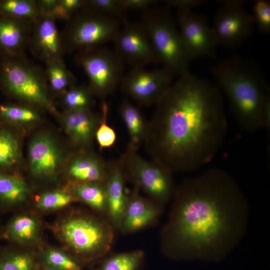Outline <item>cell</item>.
<instances>
[{"mask_svg":"<svg viewBox=\"0 0 270 270\" xmlns=\"http://www.w3.org/2000/svg\"><path fill=\"white\" fill-rule=\"evenodd\" d=\"M210 71L242 128L250 132L262 128L261 112L270 91L256 64L234 56L212 66Z\"/></svg>","mask_w":270,"mask_h":270,"instance_id":"3","label":"cell"},{"mask_svg":"<svg viewBox=\"0 0 270 270\" xmlns=\"http://www.w3.org/2000/svg\"><path fill=\"white\" fill-rule=\"evenodd\" d=\"M162 250L175 260L223 259L240 244L248 228L250 207L228 172L212 168L185 178L177 187Z\"/></svg>","mask_w":270,"mask_h":270,"instance_id":"1","label":"cell"},{"mask_svg":"<svg viewBox=\"0 0 270 270\" xmlns=\"http://www.w3.org/2000/svg\"><path fill=\"white\" fill-rule=\"evenodd\" d=\"M169 9L151 7L142 12L140 22L148 33L160 62L178 76L189 71L192 60Z\"/></svg>","mask_w":270,"mask_h":270,"instance_id":"5","label":"cell"},{"mask_svg":"<svg viewBox=\"0 0 270 270\" xmlns=\"http://www.w3.org/2000/svg\"><path fill=\"white\" fill-rule=\"evenodd\" d=\"M119 112L128 133V144L138 150L145 140L148 122L139 109L128 99L122 102Z\"/></svg>","mask_w":270,"mask_h":270,"instance_id":"23","label":"cell"},{"mask_svg":"<svg viewBox=\"0 0 270 270\" xmlns=\"http://www.w3.org/2000/svg\"><path fill=\"white\" fill-rule=\"evenodd\" d=\"M178 77L156 104L144 141L152 160L172 174L209 163L228 130L217 84L189 71Z\"/></svg>","mask_w":270,"mask_h":270,"instance_id":"2","label":"cell"},{"mask_svg":"<svg viewBox=\"0 0 270 270\" xmlns=\"http://www.w3.org/2000/svg\"><path fill=\"white\" fill-rule=\"evenodd\" d=\"M1 231H2V228H0V238H1Z\"/></svg>","mask_w":270,"mask_h":270,"instance_id":"41","label":"cell"},{"mask_svg":"<svg viewBox=\"0 0 270 270\" xmlns=\"http://www.w3.org/2000/svg\"><path fill=\"white\" fill-rule=\"evenodd\" d=\"M122 6L127 10H140L142 12L151 8L158 1L154 0H119Z\"/></svg>","mask_w":270,"mask_h":270,"instance_id":"37","label":"cell"},{"mask_svg":"<svg viewBox=\"0 0 270 270\" xmlns=\"http://www.w3.org/2000/svg\"><path fill=\"white\" fill-rule=\"evenodd\" d=\"M61 154L50 136L40 134L31 141L28 148L30 168L33 175L48 177L53 175L61 162Z\"/></svg>","mask_w":270,"mask_h":270,"instance_id":"17","label":"cell"},{"mask_svg":"<svg viewBox=\"0 0 270 270\" xmlns=\"http://www.w3.org/2000/svg\"><path fill=\"white\" fill-rule=\"evenodd\" d=\"M75 62L87 76L93 95L104 100L120 86L124 62L115 50L101 46L76 52Z\"/></svg>","mask_w":270,"mask_h":270,"instance_id":"9","label":"cell"},{"mask_svg":"<svg viewBox=\"0 0 270 270\" xmlns=\"http://www.w3.org/2000/svg\"><path fill=\"white\" fill-rule=\"evenodd\" d=\"M262 128L269 130L270 128V95L267 96L261 112Z\"/></svg>","mask_w":270,"mask_h":270,"instance_id":"39","label":"cell"},{"mask_svg":"<svg viewBox=\"0 0 270 270\" xmlns=\"http://www.w3.org/2000/svg\"><path fill=\"white\" fill-rule=\"evenodd\" d=\"M254 24L262 33L268 34L270 32V2L266 0H256L252 5L251 14Z\"/></svg>","mask_w":270,"mask_h":270,"instance_id":"36","label":"cell"},{"mask_svg":"<svg viewBox=\"0 0 270 270\" xmlns=\"http://www.w3.org/2000/svg\"><path fill=\"white\" fill-rule=\"evenodd\" d=\"M122 25L114 18L82 8L66 21L60 32L65 53L76 52L114 42Z\"/></svg>","mask_w":270,"mask_h":270,"instance_id":"6","label":"cell"},{"mask_svg":"<svg viewBox=\"0 0 270 270\" xmlns=\"http://www.w3.org/2000/svg\"><path fill=\"white\" fill-rule=\"evenodd\" d=\"M76 199L70 192L53 190L44 192L36 200L38 208L44 211H52L62 208Z\"/></svg>","mask_w":270,"mask_h":270,"instance_id":"31","label":"cell"},{"mask_svg":"<svg viewBox=\"0 0 270 270\" xmlns=\"http://www.w3.org/2000/svg\"><path fill=\"white\" fill-rule=\"evenodd\" d=\"M134 187L128 196L118 229L124 234H132L157 222L164 206L148 198L142 196Z\"/></svg>","mask_w":270,"mask_h":270,"instance_id":"15","label":"cell"},{"mask_svg":"<svg viewBox=\"0 0 270 270\" xmlns=\"http://www.w3.org/2000/svg\"><path fill=\"white\" fill-rule=\"evenodd\" d=\"M40 229L36 217L28 214H18L2 228L1 237L14 244H29L37 240Z\"/></svg>","mask_w":270,"mask_h":270,"instance_id":"21","label":"cell"},{"mask_svg":"<svg viewBox=\"0 0 270 270\" xmlns=\"http://www.w3.org/2000/svg\"><path fill=\"white\" fill-rule=\"evenodd\" d=\"M0 114L5 118L20 123H28L40 120L38 113L26 106L1 105Z\"/></svg>","mask_w":270,"mask_h":270,"instance_id":"35","label":"cell"},{"mask_svg":"<svg viewBox=\"0 0 270 270\" xmlns=\"http://www.w3.org/2000/svg\"><path fill=\"white\" fill-rule=\"evenodd\" d=\"M28 47L38 59L45 63L63 60L66 53L54 18L40 14L32 22Z\"/></svg>","mask_w":270,"mask_h":270,"instance_id":"14","label":"cell"},{"mask_svg":"<svg viewBox=\"0 0 270 270\" xmlns=\"http://www.w3.org/2000/svg\"><path fill=\"white\" fill-rule=\"evenodd\" d=\"M40 270H51L47 269V268H44L40 266Z\"/></svg>","mask_w":270,"mask_h":270,"instance_id":"40","label":"cell"},{"mask_svg":"<svg viewBox=\"0 0 270 270\" xmlns=\"http://www.w3.org/2000/svg\"><path fill=\"white\" fill-rule=\"evenodd\" d=\"M62 94L63 104L67 111L90 110L94 104L93 94L88 86L75 85Z\"/></svg>","mask_w":270,"mask_h":270,"instance_id":"30","label":"cell"},{"mask_svg":"<svg viewBox=\"0 0 270 270\" xmlns=\"http://www.w3.org/2000/svg\"><path fill=\"white\" fill-rule=\"evenodd\" d=\"M77 200L106 218L107 203L104 182H90L72 184L70 191Z\"/></svg>","mask_w":270,"mask_h":270,"instance_id":"22","label":"cell"},{"mask_svg":"<svg viewBox=\"0 0 270 270\" xmlns=\"http://www.w3.org/2000/svg\"><path fill=\"white\" fill-rule=\"evenodd\" d=\"M38 258L28 252L0 248V270H40Z\"/></svg>","mask_w":270,"mask_h":270,"instance_id":"27","label":"cell"},{"mask_svg":"<svg viewBox=\"0 0 270 270\" xmlns=\"http://www.w3.org/2000/svg\"><path fill=\"white\" fill-rule=\"evenodd\" d=\"M144 258L140 250L106 256L92 270H142Z\"/></svg>","mask_w":270,"mask_h":270,"instance_id":"25","label":"cell"},{"mask_svg":"<svg viewBox=\"0 0 270 270\" xmlns=\"http://www.w3.org/2000/svg\"><path fill=\"white\" fill-rule=\"evenodd\" d=\"M126 180L120 158L107 162L104 182L107 203L106 219L114 228H118L128 196Z\"/></svg>","mask_w":270,"mask_h":270,"instance_id":"16","label":"cell"},{"mask_svg":"<svg viewBox=\"0 0 270 270\" xmlns=\"http://www.w3.org/2000/svg\"><path fill=\"white\" fill-rule=\"evenodd\" d=\"M0 82L14 98L30 106L54 110L44 70L24 56H11L0 72Z\"/></svg>","mask_w":270,"mask_h":270,"instance_id":"7","label":"cell"},{"mask_svg":"<svg viewBox=\"0 0 270 270\" xmlns=\"http://www.w3.org/2000/svg\"><path fill=\"white\" fill-rule=\"evenodd\" d=\"M114 232L106 218L80 211L64 218L58 226V234L68 252L82 266L95 264L107 256Z\"/></svg>","mask_w":270,"mask_h":270,"instance_id":"4","label":"cell"},{"mask_svg":"<svg viewBox=\"0 0 270 270\" xmlns=\"http://www.w3.org/2000/svg\"><path fill=\"white\" fill-rule=\"evenodd\" d=\"M176 22L186 48L192 60L215 56L218 44L212 26L203 14L178 10Z\"/></svg>","mask_w":270,"mask_h":270,"instance_id":"12","label":"cell"},{"mask_svg":"<svg viewBox=\"0 0 270 270\" xmlns=\"http://www.w3.org/2000/svg\"><path fill=\"white\" fill-rule=\"evenodd\" d=\"M44 70L48 88L56 94H63L76 85L74 75L66 68L63 60L46 63Z\"/></svg>","mask_w":270,"mask_h":270,"instance_id":"26","label":"cell"},{"mask_svg":"<svg viewBox=\"0 0 270 270\" xmlns=\"http://www.w3.org/2000/svg\"><path fill=\"white\" fill-rule=\"evenodd\" d=\"M0 12L20 20L34 22L40 13L36 0H6L0 2Z\"/></svg>","mask_w":270,"mask_h":270,"instance_id":"29","label":"cell"},{"mask_svg":"<svg viewBox=\"0 0 270 270\" xmlns=\"http://www.w3.org/2000/svg\"><path fill=\"white\" fill-rule=\"evenodd\" d=\"M20 156L18 141L10 132H0V168L16 164Z\"/></svg>","mask_w":270,"mask_h":270,"instance_id":"33","label":"cell"},{"mask_svg":"<svg viewBox=\"0 0 270 270\" xmlns=\"http://www.w3.org/2000/svg\"><path fill=\"white\" fill-rule=\"evenodd\" d=\"M38 258L40 267L51 270H82L83 268L68 252L56 248L46 250Z\"/></svg>","mask_w":270,"mask_h":270,"instance_id":"28","label":"cell"},{"mask_svg":"<svg viewBox=\"0 0 270 270\" xmlns=\"http://www.w3.org/2000/svg\"><path fill=\"white\" fill-rule=\"evenodd\" d=\"M165 6L168 8H174L178 10H192L204 3L201 0H166Z\"/></svg>","mask_w":270,"mask_h":270,"instance_id":"38","label":"cell"},{"mask_svg":"<svg viewBox=\"0 0 270 270\" xmlns=\"http://www.w3.org/2000/svg\"><path fill=\"white\" fill-rule=\"evenodd\" d=\"M100 118L90 110L66 111L63 116L64 127L73 144L84 150L94 138Z\"/></svg>","mask_w":270,"mask_h":270,"instance_id":"18","label":"cell"},{"mask_svg":"<svg viewBox=\"0 0 270 270\" xmlns=\"http://www.w3.org/2000/svg\"><path fill=\"white\" fill-rule=\"evenodd\" d=\"M114 42L117 54L132 68L160 63L148 33L140 22L128 20L122 24Z\"/></svg>","mask_w":270,"mask_h":270,"instance_id":"13","label":"cell"},{"mask_svg":"<svg viewBox=\"0 0 270 270\" xmlns=\"http://www.w3.org/2000/svg\"><path fill=\"white\" fill-rule=\"evenodd\" d=\"M29 190L20 178L0 173V210H10L24 202Z\"/></svg>","mask_w":270,"mask_h":270,"instance_id":"24","label":"cell"},{"mask_svg":"<svg viewBox=\"0 0 270 270\" xmlns=\"http://www.w3.org/2000/svg\"><path fill=\"white\" fill-rule=\"evenodd\" d=\"M120 160L126 180L148 198L162 206L172 199L177 187L172 174L161 164L144 158L129 144Z\"/></svg>","mask_w":270,"mask_h":270,"instance_id":"8","label":"cell"},{"mask_svg":"<svg viewBox=\"0 0 270 270\" xmlns=\"http://www.w3.org/2000/svg\"><path fill=\"white\" fill-rule=\"evenodd\" d=\"M176 76L164 66L154 70L133 67L124 74L122 92L140 106L156 104L170 88Z\"/></svg>","mask_w":270,"mask_h":270,"instance_id":"10","label":"cell"},{"mask_svg":"<svg viewBox=\"0 0 270 270\" xmlns=\"http://www.w3.org/2000/svg\"><path fill=\"white\" fill-rule=\"evenodd\" d=\"M33 22L4 14L0 18V47L11 56H24Z\"/></svg>","mask_w":270,"mask_h":270,"instance_id":"19","label":"cell"},{"mask_svg":"<svg viewBox=\"0 0 270 270\" xmlns=\"http://www.w3.org/2000/svg\"><path fill=\"white\" fill-rule=\"evenodd\" d=\"M216 12L212 26L218 45L234 48L252 34L254 25L251 14L241 0H224Z\"/></svg>","mask_w":270,"mask_h":270,"instance_id":"11","label":"cell"},{"mask_svg":"<svg viewBox=\"0 0 270 270\" xmlns=\"http://www.w3.org/2000/svg\"><path fill=\"white\" fill-rule=\"evenodd\" d=\"M83 8L90 9L119 21L122 24L128 22V11L119 0H85Z\"/></svg>","mask_w":270,"mask_h":270,"instance_id":"32","label":"cell"},{"mask_svg":"<svg viewBox=\"0 0 270 270\" xmlns=\"http://www.w3.org/2000/svg\"><path fill=\"white\" fill-rule=\"evenodd\" d=\"M100 120L96 130L94 138L100 148L102 149L111 148L115 144L116 135L114 130L107 122L108 106L104 100L102 104Z\"/></svg>","mask_w":270,"mask_h":270,"instance_id":"34","label":"cell"},{"mask_svg":"<svg viewBox=\"0 0 270 270\" xmlns=\"http://www.w3.org/2000/svg\"><path fill=\"white\" fill-rule=\"evenodd\" d=\"M107 162L98 156L85 151L78 152L70 160L67 168L68 178L73 184L105 182Z\"/></svg>","mask_w":270,"mask_h":270,"instance_id":"20","label":"cell"}]
</instances>
